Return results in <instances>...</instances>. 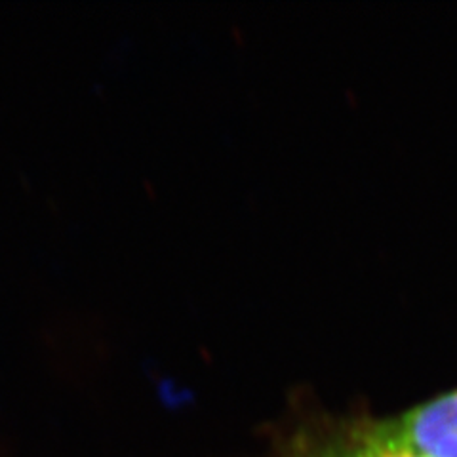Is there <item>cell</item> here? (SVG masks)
Segmentation results:
<instances>
[{"label":"cell","instance_id":"cell-1","mask_svg":"<svg viewBox=\"0 0 457 457\" xmlns=\"http://www.w3.org/2000/svg\"><path fill=\"white\" fill-rule=\"evenodd\" d=\"M385 440L425 457H457V389L442 393L400 416L371 421Z\"/></svg>","mask_w":457,"mask_h":457},{"label":"cell","instance_id":"cell-2","mask_svg":"<svg viewBox=\"0 0 457 457\" xmlns=\"http://www.w3.org/2000/svg\"><path fill=\"white\" fill-rule=\"evenodd\" d=\"M302 457H425L379 436L371 421L337 427L312 436L303 445Z\"/></svg>","mask_w":457,"mask_h":457}]
</instances>
